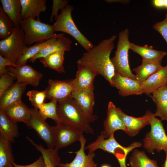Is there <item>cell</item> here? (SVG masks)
<instances>
[{
  "label": "cell",
  "mask_w": 167,
  "mask_h": 167,
  "mask_svg": "<svg viewBox=\"0 0 167 167\" xmlns=\"http://www.w3.org/2000/svg\"><path fill=\"white\" fill-rule=\"evenodd\" d=\"M31 143L42 154L46 167H58L61 163L59 157L58 149L54 148H45L41 145H38L32 139L30 140Z\"/></svg>",
  "instance_id": "1f68e13d"
},
{
  "label": "cell",
  "mask_w": 167,
  "mask_h": 167,
  "mask_svg": "<svg viewBox=\"0 0 167 167\" xmlns=\"http://www.w3.org/2000/svg\"><path fill=\"white\" fill-rule=\"evenodd\" d=\"M167 84V65L159 70L140 84L143 93L150 96L154 91Z\"/></svg>",
  "instance_id": "e0dca14e"
},
{
  "label": "cell",
  "mask_w": 167,
  "mask_h": 167,
  "mask_svg": "<svg viewBox=\"0 0 167 167\" xmlns=\"http://www.w3.org/2000/svg\"><path fill=\"white\" fill-rule=\"evenodd\" d=\"M129 34L128 28L120 32L115 55L111 59L115 72L135 80V75L130 69L129 62L128 52L131 43L129 40Z\"/></svg>",
  "instance_id": "52a82bcc"
},
{
  "label": "cell",
  "mask_w": 167,
  "mask_h": 167,
  "mask_svg": "<svg viewBox=\"0 0 167 167\" xmlns=\"http://www.w3.org/2000/svg\"><path fill=\"white\" fill-rule=\"evenodd\" d=\"M26 88V86L16 82L7 89L0 96V109H2L21 100Z\"/></svg>",
  "instance_id": "cb8c5ba5"
},
{
  "label": "cell",
  "mask_w": 167,
  "mask_h": 167,
  "mask_svg": "<svg viewBox=\"0 0 167 167\" xmlns=\"http://www.w3.org/2000/svg\"><path fill=\"white\" fill-rule=\"evenodd\" d=\"M20 66L0 55V75L8 72L6 66L18 67Z\"/></svg>",
  "instance_id": "ab89813d"
},
{
  "label": "cell",
  "mask_w": 167,
  "mask_h": 167,
  "mask_svg": "<svg viewBox=\"0 0 167 167\" xmlns=\"http://www.w3.org/2000/svg\"><path fill=\"white\" fill-rule=\"evenodd\" d=\"M100 167H111V166L109 165L104 164L101 165Z\"/></svg>",
  "instance_id": "ee69618b"
},
{
  "label": "cell",
  "mask_w": 167,
  "mask_h": 167,
  "mask_svg": "<svg viewBox=\"0 0 167 167\" xmlns=\"http://www.w3.org/2000/svg\"><path fill=\"white\" fill-rule=\"evenodd\" d=\"M15 27L12 21L4 12L0 6V38L6 39L12 33Z\"/></svg>",
  "instance_id": "e575fe53"
},
{
  "label": "cell",
  "mask_w": 167,
  "mask_h": 167,
  "mask_svg": "<svg viewBox=\"0 0 167 167\" xmlns=\"http://www.w3.org/2000/svg\"><path fill=\"white\" fill-rule=\"evenodd\" d=\"M30 108L31 117L26 124L35 131L39 136L45 142L48 148H54V141L51 126L41 117L38 109L34 108Z\"/></svg>",
  "instance_id": "8fae6325"
},
{
  "label": "cell",
  "mask_w": 167,
  "mask_h": 167,
  "mask_svg": "<svg viewBox=\"0 0 167 167\" xmlns=\"http://www.w3.org/2000/svg\"><path fill=\"white\" fill-rule=\"evenodd\" d=\"M21 6V18L22 20L31 18L40 20L41 12L46 10V0H20Z\"/></svg>",
  "instance_id": "d6986e66"
},
{
  "label": "cell",
  "mask_w": 167,
  "mask_h": 167,
  "mask_svg": "<svg viewBox=\"0 0 167 167\" xmlns=\"http://www.w3.org/2000/svg\"><path fill=\"white\" fill-rule=\"evenodd\" d=\"M24 37L23 30L15 27L9 37L0 41V55L16 64L28 47L24 43Z\"/></svg>",
  "instance_id": "ba28073f"
},
{
  "label": "cell",
  "mask_w": 167,
  "mask_h": 167,
  "mask_svg": "<svg viewBox=\"0 0 167 167\" xmlns=\"http://www.w3.org/2000/svg\"><path fill=\"white\" fill-rule=\"evenodd\" d=\"M112 86L118 90L119 94L122 96L143 94L139 84L136 80L122 75L115 72L112 79Z\"/></svg>",
  "instance_id": "2e32d148"
},
{
  "label": "cell",
  "mask_w": 167,
  "mask_h": 167,
  "mask_svg": "<svg viewBox=\"0 0 167 167\" xmlns=\"http://www.w3.org/2000/svg\"><path fill=\"white\" fill-rule=\"evenodd\" d=\"M0 134L11 142L19 135L16 123L11 121L2 109H0Z\"/></svg>",
  "instance_id": "f1b7e54d"
},
{
  "label": "cell",
  "mask_w": 167,
  "mask_h": 167,
  "mask_svg": "<svg viewBox=\"0 0 167 167\" xmlns=\"http://www.w3.org/2000/svg\"><path fill=\"white\" fill-rule=\"evenodd\" d=\"M57 113L60 122L87 133L93 134L94 131L90 123L96 120L95 115L86 114L75 100L70 97L58 103Z\"/></svg>",
  "instance_id": "7a4b0ae2"
},
{
  "label": "cell",
  "mask_w": 167,
  "mask_h": 167,
  "mask_svg": "<svg viewBox=\"0 0 167 167\" xmlns=\"http://www.w3.org/2000/svg\"><path fill=\"white\" fill-rule=\"evenodd\" d=\"M13 167H46L44 159L42 155L34 162L28 165H18L14 163Z\"/></svg>",
  "instance_id": "60d3db41"
},
{
  "label": "cell",
  "mask_w": 167,
  "mask_h": 167,
  "mask_svg": "<svg viewBox=\"0 0 167 167\" xmlns=\"http://www.w3.org/2000/svg\"><path fill=\"white\" fill-rule=\"evenodd\" d=\"M141 142L134 141L126 147L120 144L115 139L114 134L105 139L101 131L96 139L85 147L89 152H94L98 149L113 155L119 163L120 167H127L126 160L128 154L136 148L141 147Z\"/></svg>",
  "instance_id": "3957f363"
},
{
  "label": "cell",
  "mask_w": 167,
  "mask_h": 167,
  "mask_svg": "<svg viewBox=\"0 0 167 167\" xmlns=\"http://www.w3.org/2000/svg\"><path fill=\"white\" fill-rule=\"evenodd\" d=\"M162 67L161 63L142 61L141 64L133 69L132 71L135 73V80L141 84Z\"/></svg>",
  "instance_id": "484cf974"
},
{
  "label": "cell",
  "mask_w": 167,
  "mask_h": 167,
  "mask_svg": "<svg viewBox=\"0 0 167 167\" xmlns=\"http://www.w3.org/2000/svg\"><path fill=\"white\" fill-rule=\"evenodd\" d=\"M20 28L24 32V42L27 46L36 42H42L65 35L64 33H55L52 25L44 23L40 20L31 18L22 20Z\"/></svg>",
  "instance_id": "277c9868"
},
{
  "label": "cell",
  "mask_w": 167,
  "mask_h": 167,
  "mask_svg": "<svg viewBox=\"0 0 167 167\" xmlns=\"http://www.w3.org/2000/svg\"><path fill=\"white\" fill-rule=\"evenodd\" d=\"M2 110L8 118L15 123L21 122L26 124L31 117V108H28L22 100L15 102Z\"/></svg>",
  "instance_id": "ffe728a7"
},
{
  "label": "cell",
  "mask_w": 167,
  "mask_h": 167,
  "mask_svg": "<svg viewBox=\"0 0 167 167\" xmlns=\"http://www.w3.org/2000/svg\"><path fill=\"white\" fill-rule=\"evenodd\" d=\"M57 38H53L45 41L36 43L32 46L28 47L18 60L16 64L20 66L26 64L29 59L32 57L42 49L53 43Z\"/></svg>",
  "instance_id": "d6a6232c"
},
{
  "label": "cell",
  "mask_w": 167,
  "mask_h": 167,
  "mask_svg": "<svg viewBox=\"0 0 167 167\" xmlns=\"http://www.w3.org/2000/svg\"><path fill=\"white\" fill-rule=\"evenodd\" d=\"M94 88L88 89L75 90L72 94V97L83 112L86 114H93L95 104Z\"/></svg>",
  "instance_id": "ac0fdd59"
},
{
  "label": "cell",
  "mask_w": 167,
  "mask_h": 167,
  "mask_svg": "<svg viewBox=\"0 0 167 167\" xmlns=\"http://www.w3.org/2000/svg\"><path fill=\"white\" fill-rule=\"evenodd\" d=\"M2 9L14 22L15 27L20 28L21 6L20 0H0Z\"/></svg>",
  "instance_id": "4316f807"
},
{
  "label": "cell",
  "mask_w": 167,
  "mask_h": 167,
  "mask_svg": "<svg viewBox=\"0 0 167 167\" xmlns=\"http://www.w3.org/2000/svg\"><path fill=\"white\" fill-rule=\"evenodd\" d=\"M73 7L68 5L62 9L52 25L54 32H61L67 33L75 39L86 51L94 46L76 25L72 17Z\"/></svg>",
  "instance_id": "5b68a950"
},
{
  "label": "cell",
  "mask_w": 167,
  "mask_h": 167,
  "mask_svg": "<svg viewBox=\"0 0 167 167\" xmlns=\"http://www.w3.org/2000/svg\"><path fill=\"white\" fill-rule=\"evenodd\" d=\"M15 79L13 75L8 72L0 75V96L14 84L13 82Z\"/></svg>",
  "instance_id": "8d00e7d4"
},
{
  "label": "cell",
  "mask_w": 167,
  "mask_h": 167,
  "mask_svg": "<svg viewBox=\"0 0 167 167\" xmlns=\"http://www.w3.org/2000/svg\"><path fill=\"white\" fill-rule=\"evenodd\" d=\"M55 143L58 149L65 148L79 141L84 132L61 123L51 126Z\"/></svg>",
  "instance_id": "9c48e42d"
},
{
  "label": "cell",
  "mask_w": 167,
  "mask_h": 167,
  "mask_svg": "<svg viewBox=\"0 0 167 167\" xmlns=\"http://www.w3.org/2000/svg\"><path fill=\"white\" fill-rule=\"evenodd\" d=\"M150 130L143 139V147L147 151L153 154L156 150L160 152L167 151V135L162 120L151 113L149 118Z\"/></svg>",
  "instance_id": "8992f818"
},
{
  "label": "cell",
  "mask_w": 167,
  "mask_h": 167,
  "mask_svg": "<svg viewBox=\"0 0 167 167\" xmlns=\"http://www.w3.org/2000/svg\"><path fill=\"white\" fill-rule=\"evenodd\" d=\"M11 142L0 134V167H13L15 162Z\"/></svg>",
  "instance_id": "f546056e"
},
{
  "label": "cell",
  "mask_w": 167,
  "mask_h": 167,
  "mask_svg": "<svg viewBox=\"0 0 167 167\" xmlns=\"http://www.w3.org/2000/svg\"><path fill=\"white\" fill-rule=\"evenodd\" d=\"M152 3L156 7L167 9V0H153Z\"/></svg>",
  "instance_id": "b9f144b4"
},
{
  "label": "cell",
  "mask_w": 167,
  "mask_h": 167,
  "mask_svg": "<svg viewBox=\"0 0 167 167\" xmlns=\"http://www.w3.org/2000/svg\"><path fill=\"white\" fill-rule=\"evenodd\" d=\"M6 68L8 72L16 79L17 83L25 86L30 84L34 87L37 86L43 76L42 73L26 64L18 67L8 66Z\"/></svg>",
  "instance_id": "7c38bea8"
},
{
  "label": "cell",
  "mask_w": 167,
  "mask_h": 167,
  "mask_svg": "<svg viewBox=\"0 0 167 167\" xmlns=\"http://www.w3.org/2000/svg\"><path fill=\"white\" fill-rule=\"evenodd\" d=\"M116 35L102 40L88 51L84 53L77 61V65L88 67L97 75H100L112 86V79L115 73L114 66L110 58L114 47Z\"/></svg>",
  "instance_id": "6da1fadb"
},
{
  "label": "cell",
  "mask_w": 167,
  "mask_h": 167,
  "mask_svg": "<svg viewBox=\"0 0 167 167\" xmlns=\"http://www.w3.org/2000/svg\"><path fill=\"white\" fill-rule=\"evenodd\" d=\"M150 96L156 105L155 116L167 121V84L154 91Z\"/></svg>",
  "instance_id": "d4e9b609"
},
{
  "label": "cell",
  "mask_w": 167,
  "mask_h": 167,
  "mask_svg": "<svg viewBox=\"0 0 167 167\" xmlns=\"http://www.w3.org/2000/svg\"><path fill=\"white\" fill-rule=\"evenodd\" d=\"M65 51H60L52 53L45 57L40 58L39 61L44 67L59 73H66L63 65Z\"/></svg>",
  "instance_id": "83f0119b"
},
{
  "label": "cell",
  "mask_w": 167,
  "mask_h": 167,
  "mask_svg": "<svg viewBox=\"0 0 167 167\" xmlns=\"http://www.w3.org/2000/svg\"><path fill=\"white\" fill-rule=\"evenodd\" d=\"M117 107L112 101L108 104L107 116L104 122V131H101L105 139L108 138L118 130L125 132V126L117 111Z\"/></svg>",
  "instance_id": "9a60e30c"
},
{
  "label": "cell",
  "mask_w": 167,
  "mask_h": 167,
  "mask_svg": "<svg viewBox=\"0 0 167 167\" xmlns=\"http://www.w3.org/2000/svg\"><path fill=\"white\" fill-rule=\"evenodd\" d=\"M129 165L131 167H159L156 160L150 159L144 151L137 149L133 150Z\"/></svg>",
  "instance_id": "4dcf8cb0"
},
{
  "label": "cell",
  "mask_w": 167,
  "mask_h": 167,
  "mask_svg": "<svg viewBox=\"0 0 167 167\" xmlns=\"http://www.w3.org/2000/svg\"><path fill=\"white\" fill-rule=\"evenodd\" d=\"M79 142V149L76 152H70V153H75L76 156L70 163H60L58 167H97L98 163H96L94 158L96 156L95 152H89L86 155L84 151L86 139L82 135Z\"/></svg>",
  "instance_id": "5bb4252c"
},
{
  "label": "cell",
  "mask_w": 167,
  "mask_h": 167,
  "mask_svg": "<svg viewBox=\"0 0 167 167\" xmlns=\"http://www.w3.org/2000/svg\"><path fill=\"white\" fill-rule=\"evenodd\" d=\"M48 86L45 89L46 98L51 100H55L58 102L72 97L75 90L73 79L66 80L49 79Z\"/></svg>",
  "instance_id": "30bf717a"
},
{
  "label": "cell",
  "mask_w": 167,
  "mask_h": 167,
  "mask_svg": "<svg viewBox=\"0 0 167 167\" xmlns=\"http://www.w3.org/2000/svg\"><path fill=\"white\" fill-rule=\"evenodd\" d=\"M78 70L73 79L75 90L94 88V81L97 74L86 66L77 65Z\"/></svg>",
  "instance_id": "44dd1931"
},
{
  "label": "cell",
  "mask_w": 167,
  "mask_h": 167,
  "mask_svg": "<svg viewBox=\"0 0 167 167\" xmlns=\"http://www.w3.org/2000/svg\"><path fill=\"white\" fill-rule=\"evenodd\" d=\"M57 101L55 100H51L48 103H44L38 109L39 113L45 121L47 118L54 120L56 124H59L60 122L57 113Z\"/></svg>",
  "instance_id": "836d02e7"
},
{
  "label": "cell",
  "mask_w": 167,
  "mask_h": 167,
  "mask_svg": "<svg viewBox=\"0 0 167 167\" xmlns=\"http://www.w3.org/2000/svg\"><path fill=\"white\" fill-rule=\"evenodd\" d=\"M26 95L34 108L38 110L44 103L46 97L45 90L42 91L30 90L27 93Z\"/></svg>",
  "instance_id": "d590c367"
},
{
  "label": "cell",
  "mask_w": 167,
  "mask_h": 167,
  "mask_svg": "<svg viewBox=\"0 0 167 167\" xmlns=\"http://www.w3.org/2000/svg\"><path fill=\"white\" fill-rule=\"evenodd\" d=\"M165 158L162 167H167V151L165 152Z\"/></svg>",
  "instance_id": "7bdbcfd3"
},
{
  "label": "cell",
  "mask_w": 167,
  "mask_h": 167,
  "mask_svg": "<svg viewBox=\"0 0 167 167\" xmlns=\"http://www.w3.org/2000/svg\"><path fill=\"white\" fill-rule=\"evenodd\" d=\"M116 109L118 114L125 126V132L130 136L136 135L141 129L149 125V118L151 112L149 110H147L143 116L137 118L127 115L119 108H117Z\"/></svg>",
  "instance_id": "4fadbf2b"
},
{
  "label": "cell",
  "mask_w": 167,
  "mask_h": 167,
  "mask_svg": "<svg viewBox=\"0 0 167 167\" xmlns=\"http://www.w3.org/2000/svg\"><path fill=\"white\" fill-rule=\"evenodd\" d=\"M71 41L69 38L64 35L59 36L53 43L42 49L28 61L33 63L37 59L45 57L55 52L69 51L71 49Z\"/></svg>",
  "instance_id": "7402d4cb"
},
{
  "label": "cell",
  "mask_w": 167,
  "mask_h": 167,
  "mask_svg": "<svg viewBox=\"0 0 167 167\" xmlns=\"http://www.w3.org/2000/svg\"><path fill=\"white\" fill-rule=\"evenodd\" d=\"M152 28L160 33L167 43V12L164 19L155 24Z\"/></svg>",
  "instance_id": "f35d334b"
},
{
  "label": "cell",
  "mask_w": 167,
  "mask_h": 167,
  "mask_svg": "<svg viewBox=\"0 0 167 167\" xmlns=\"http://www.w3.org/2000/svg\"><path fill=\"white\" fill-rule=\"evenodd\" d=\"M69 2L68 0H53L52 11L50 19V22H53L54 17L55 21L56 20L58 15V11L59 10L62 11L68 5Z\"/></svg>",
  "instance_id": "74e56055"
},
{
  "label": "cell",
  "mask_w": 167,
  "mask_h": 167,
  "mask_svg": "<svg viewBox=\"0 0 167 167\" xmlns=\"http://www.w3.org/2000/svg\"><path fill=\"white\" fill-rule=\"evenodd\" d=\"M130 48L132 51L141 56L142 61L160 63H161L163 58L167 54L165 51L155 50L152 46H149L147 45L141 46L131 42Z\"/></svg>",
  "instance_id": "603a6c76"
}]
</instances>
